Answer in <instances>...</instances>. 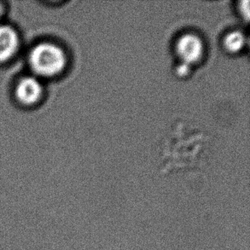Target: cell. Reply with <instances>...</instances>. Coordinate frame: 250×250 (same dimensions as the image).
<instances>
[{
  "mask_svg": "<svg viewBox=\"0 0 250 250\" xmlns=\"http://www.w3.org/2000/svg\"><path fill=\"white\" fill-rule=\"evenodd\" d=\"M43 87L41 82L35 77H25L18 82L16 96L18 101L25 105H32L41 100Z\"/></svg>",
  "mask_w": 250,
  "mask_h": 250,
  "instance_id": "3",
  "label": "cell"
},
{
  "mask_svg": "<svg viewBox=\"0 0 250 250\" xmlns=\"http://www.w3.org/2000/svg\"><path fill=\"white\" fill-rule=\"evenodd\" d=\"M245 37L240 31H232L224 39V46L230 53H237L245 45Z\"/></svg>",
  "mask_w": 250,
  "mask_h": 250,
  "instance_id": "5",
  "label": "cell"
},
{
  "mask_svg": "<svg viewBox=\"0 0 250 250\" xmlns=\"http://www.w3.org/2000/svg\"><path fill=\"white\" fill-rule=\"evenodd\" d=\"M28 62L37 76L53 77L63 71L67 64V58L60 46L45 42L32 49Z\"/></svg>",
  "mask_w": 250,
  "mask_h": 250,
  "instance_id": "1",
  "label": "cell"
},
{
  "mask_svg": "<svg viewBox=\"0 0 250 250\" xmlns=\"http://www.w3.org/2000/svg\"><path fill=\"white\" fill-rule=\"evenodd\" d=\"M2 13H3V7H2L1 3H0V17L2 16Z\"/></svg>",
  "mask_w": 250,
  "mask_h": 250,
  "instance_id": "7",
  "label": "cell"
},
{
  "mask_svg": "<svg viewBox=\"0 0 250 250\" xmlns=\"http://www.w3.org/2000/svg\"><path fill=\"white\" fill-rule=\"evenodd\" d=\"M19 48V38L16 30L7 25L0 26V62L9 61Z\"/></svg>",
  "mask_w": 250,
  "mask_h": 250,
  "instance_id": "4",
  "label": "cell"
},
{
  "mask_svg": "<svg viewBox=\"0 0 250 250\" xmlns=\"http://www.w3.org/2000/svg\"><path fill=\"white\" fill-rule=\"evenodd\" d=\"M175 49L180 62L191 66L203 57L204 46L202 39L198 35L185 34L178 39Z\"/></svg>",
  "mask_w": 250,
  "mask_h": 250,
  "instance_id": "2",
  "label": "cell"
},
{
  "mask_svg": "<svg viewBox=\"0 0 250 250\" xmlns=\"http://www.w3.org/2000/svg\"><path fill=\"white\" fill-rule=\"evenodd\" d=\"M189 70H190V65L186 64L184 62H180L176 68L177 74H178V75H180V76H185V75H188Z\"/></svg>",
  "mask_w": 250,
  "mask_h": 250,
  "instance_id": "6",
  "label": "cell"
}]
</instances>
